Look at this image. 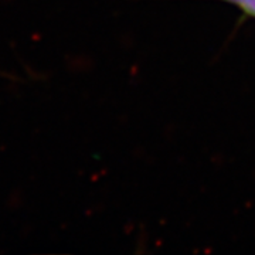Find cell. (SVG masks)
Instances as JSON below:
<instances>
[{
	"instance_id": "6da1fadb",
	"label": "cell",
	"mask_w": 255,
	"mask_h": 255,
	"mask_svg": "<svg viewBox=\"0 0 255 255\" xmlns=\"http://www.w3.org/2000/svg\"><path fill=\"white\" fill-rule=\"evenodd\" d=\"M231 4H236L243 11H246L247 14H250L251 17H255V0H223Z\"/></svg>"
}]
</instances>
